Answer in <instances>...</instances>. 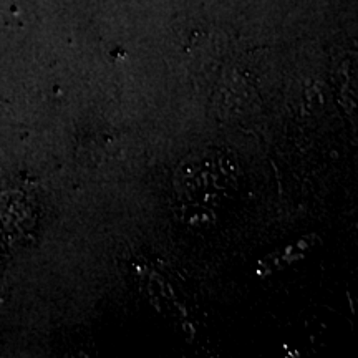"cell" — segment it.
<instances>
[{
	"label": "cell",
	"instance_id": "6da1fadb",
	"mask_svg": "<svg viewBox=\"0 0 358 358\" xmlns=\"http://www.w3.org/2000/svg\"><path fill=\"white\" fill-rule=\"evenodd\" d=\"M237 182V163L231 155L217 150L196 151L179 164L178 194L196 206H208L229 196Z\"/></svg>",
	"mask_w": 358,
	"mask_h": 358
}]
</instances>
